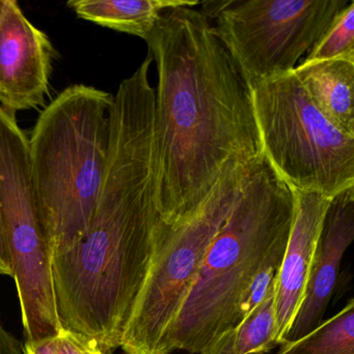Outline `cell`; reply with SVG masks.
I'll return each mask as SVG.
<instances>
[{"label":"cell","instance_id":"1","mask_svg":"<svg viewBox=\"0 0 354 354\" xmlns=\"http://www.w3.org/2000/svg\"><path fill=\"white\" fill-rule=\"evenodd\" d=\"M155 96L124 86L113 96L104 179L86 233L51 252L59 324L109 354L122 337L146 279L160 221Z\"/></svg>","mask_w":354,"mask_h":354},{"label":"cell","instance_id":"2","mask_svg":"<svg viewBox=\"0 0 354 354\" xmlns=\"http://www.w3.org/2000/svg\"><path fill=\"white\" fill-rule=\"evenodd\" d=\"M156 63L155 154L163 221L192 216L230 167L263 156L252 92L210 20L167 9L148 38Z\"/></svg>","mask_w":354,"mask_h":354},{"label":"cell","instance_id":"3","mask_svg":"<svg viewBox=\"0 0 354 354\" xmlns=\"http://www.w3.org/2000/svg\"><path fill=\"white\" fill-rule=\"evenodd\" d=\"M295 211L294 192L264 156L211 243L171 327V351L200 354L240 323L242 300L261 273L279 268Z\"/></svg>","mask_w":354,"mask_h":354},{"label":"cell","instance_id":"4","mask_svg":"<svg viewBox=\"0 0 354 354\" xmlns=\"http://www.w3.org/2000/svg\"><path fill=\"white\" fill-rule=\"evenodd\" d=\"M113 95L74 84L39 115L28 138L35 206L51 252L90 225L106 171Z\"/></svg>","mask_w":354,"mask_h":354},{"label":"cell","instance_id":"5","mask_svg":"<svg viewBox=\"0 0 354 354\" xmlns=\"http://www.w3.org/2000/svg\"><path fill=\"white\" fill-rule=\"evenodd\" d=\"M257 161L225 171L192 216L171 223L160 218L146 279L122 337L126 354L173 353L169 335L178 313Z\"/></svg>","mask_w":354,"mask_h":354},{"label":"cell","instance_id":"6","mask_svg":"<svg viewBox=\"0 0 354 354\" xmlns=\"http://www.w3.org/2000/svg\"><path fill=\"white\" fill-rule=\"evenodd\" d=\"M252 92L262 154L293 190L326 198L354 186V138L331 123L294 71Z\"/></svg>","mask_w":354,"mask_h":354},{"label":"cell","instance_id":"7","mask_svg":"<svg viewBox=\"0 0 354 354\" xmlns=\"http://www.w3.org/2000/svg\"><path fill=\"white\" fill-rule=\"evenodd\" d=\"M347 0H213L202 13L252 90L294 71L326 32Z\"/></svg>","mask_w":354,"mask_h":354},{"label":"cell","instance_id":"8","mask_svg":"<svg viewBox=\"0 0 354 354\" xmlns=\"http://www.w3.org/2000/svg\"><path fill=\"white\" fill-rule=\"evenodd\" d=\"M0 213L26 341L57 337L51 248L35 206L28 140L21 132L0 133Z\"/></svg>","mask_w":354,"mask_h":354},{"label":"cell","instance_id":"9","mask_svg":"<svg viewBox=\"0 0 354 354\" xmlns=\"http://www.w3.org/2000/svg\"><path fill=\"white\" fill-rule=\"evenodd\" d=\"M53 43L28 19L16 0L0 13V106L16 115L46 103L53 72Z\"/></svg>","mask_w":354,"mask_h":354},{"label":"cell","instance_id":"10","mask_svg":"<svg viewBox=\"0 0 354 354\" xmlns=\"http://www.w3.org/2000/svg\"><path fill=\"white\" fill-rule=\"evenodd\" d=\"M293 192V223L275 283L277 346L286 341L301 306L325 217L333 200L316 192Z\"/></svg>","mask_w":354,"mask_h":354},{"label":"cell","instance_id":"11","mask_svg":"<svg viewBox=\"0 0 354 354\" xmlns=\"http://www.w3.org/2000/svg\"><path fill=\"white\" fill-rule=\"evenodd\" d=\"M353 240L354 186L331 200L304 299L286 341L299 339L323 322L342 259Z\"/></svg>","mask_w":354,"mask_h":354},{"label":"cell","instance_id":"12","mask_svg":"<svg viewBox=\"0 0 354 354\" xmlns=\"http://www.w3.org/2000/svg\"><path fill=\"white\" fill-rule=\"evenodd\" d=\"M294 73L319 111L354 138V59L304 62Z\"/></svg>","mask_w":354,"mask_h":354},{"label":"cell","instance_id":"13","mask_svg":"<svg viewBox=\"0 0 354 354\" xmlns=\"http://www.w3.org/2000/svg\"><path fill=\"white\" fill-rule=\"evenodd\" d=\"M192 0H71L67 6L80 19L146 40L161 14L174 8H196Z\"/></svg>","mask_w":354,"mask_h":354},{"label":"cell","instance_id":"14","mask_svg":"<svg viewBox=\"0 0 354 354\" xmlns=\"http://www.w3.org/2000/svg\"><path fill=\"white\" fill-rule=\"evenodd\" d=\"M275 283L265 299L245 319L223 331L200 354H266L277 346Z\"/></svg>","mask_w":354,"mask_h":354},{"label":"cell","instance_id":"15","mask_svg":"<svg viewBox=\"0 0 354 354\" xmlns=\"http://www.w3.org/2000/svg\"><path fill=\"white\" fill-rule=\"evenodd\" d=\"M275 354H354V300L304 337L286 341Z\"/></svg>","mask_w":354,"mask_h":354},{"label":"cell","instance_id":"16","mask_svg":"<svg viewBox=\"0 0 354 354\" xmlns=\"http://www.w3.org/2000/svg\"><path fill=\"white\" fill-rule=\"evenodd\" d=\"M354 59V1L339 12L304 62Z\"/></svg>","mask_w":354,"mask_h":354},{"label":"cell","instance_id":"17","mask_svg":"<svg viewBox=\"0 0 354 354\" xmlns=\"http://www.w3.org/2000/svg\"><path fill=\"white\" fill-rule=\"evenodd\" d=\"M98 352L70 331L61 329L57 335L55 354H98Z\"/></svg>","mask_w":354,"mask_h":354},{"label":"cell","instance_id":"18","mask_svg":"<svg viewBox=\"0 0 354 354\" xmlns=\"http://www.w3.org/2000/svg\"><path fill=\"white\" fill-rule=\"evenodd\" d=\"M57 337H46L37 341H26L24 345V354H55Z\"/></svg>","mask_w":354,"mask_h":354},{"label":"cell","instance_id":"19","mask_svg":"<svg viewBox=\"0 0 354 354\" xmlns=\"http://www.w3.org/2000/svg\"><path fill=\"white\" fill-rule=\"evenodd\" d=\"M24 345L0 321V354H24Z\"/></svg>","mask_w":354,"mask_h":354},{"label":"cell","instance_id":"20","mask_svg":"<svg viewBox=\"0 0 354 354\" xmlns=\"http://www.w3.org/2000/svg\"><path fill=\"white\" fill-rule=\"evenodd\" d=\"M0 275L13 277V271H12L11 262H10L9 254H8L7 243H6L1 213H0Z\"/></svg>","mask_w":354,"mask_h":354},{"label":"cell","instance_id":"21","mask_svg":"<svg viewBox=\"0 0 354 354\" xmlns=\"http://www.w3.org/2000/svg\"><path fill=\"white\" fill-rule=\"evenodd\" d=\"M3 0H0V13H1V9H3Z\"/></svg>","mask_w":354,"mask_h":354},{"label":"cell","instance_id":"22","mask_svg":"<svg viewBox=\"0 0 354 354\" xmlns=\"http://www.w3.org/2000/svg\"><path fill=\"white\" fill-rule=\"evenodd\" d=\"M98 354H104V353H101V352H98Z\"/></svg>","mask_w":354,"mask_h":354}]
</instances>
